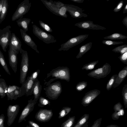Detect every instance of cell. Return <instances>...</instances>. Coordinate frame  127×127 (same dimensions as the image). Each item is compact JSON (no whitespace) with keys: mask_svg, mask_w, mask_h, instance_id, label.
I'll use <instances>...</instances> for the list:
<instances>
[{"mask_svg":"<svg viewBox=\"0 0 127 127\" xmlns=\"http://www.w3.org/2000/svg\"><path fill=\"white\" fill-rule=\"evenodd\" d=\"M19 87V86L15 85H9L8 86L6 93L8 100H12L13 99L14 92Z\"/></svg>","mask_w":127,"mask_h":127,"instance_id":"obj_28","label":"cell"},{"mask_svg":"<svg viewBox=\"0 0 127 127\" xmlns=\"http://www.w3.org/2000/svg\"><path fill=\"white\" fill-rule=\"evenodd\" d=\"M122 22L123 24L126 26L127 28V16L123 19Z\"/></svg>","mask_w":127,"mask_h":127,"instance_id":"obj_48","label":"cell"},{"mask_svg":"<svg viewBox=\"0 0 127 127\" xmlns=\"http://www.w3.org/2000/svg\"><path fill=\"white\" fill-rule=\"evenodd\" d=\"M112 51L115 53H120L121 55L127 52V45L124 44L115 47L112 50Z\"/></svg>","mask_w":127,"mask_h":127,"instance_id":"obj_33","label":"cell"},{"mask_svg":"<svg viewBox=\"0 0 127 127\" xmlns=\"http://www.w3.org/2000/svg\"><path fill=\"white\" fill-rule=\"evenodd\" d=\"M89 117V114L83 115L79 120L76 124L73 127H82L88 121Z\"/></svg>","mask_w":127,"mask_h":127,"instance_id":"obj_29","label":"cell"},{"mask_svg":"<svg viewBox=\"0 0 127 127\" xmlns=\"http://www.w3.org/2000/svg\"><path fill=\"white\" fill-rule=\"evenodd\" d=\"M8 51L9 64L15 73L17 71L18 62L17 55L18 54L10 46Z\"/></svg>","mask_w":127,"mask_h":127,"instance_id":"obj_17","label":"cell"},{"mask_svg":"<svg viewBox=\"0 0 127 127\" xmlns=\"http://www.w3.org/2000/svg\"><path fill=\"white\" fill-rule=\"evenodd\" d=\"M89 34H85L79 35L72 37L65 43L61 45V47L58 51L68 50L80 44L87 38Z\"/></svg>","mask_w":127,"mask_h":127,"instance_id":"obj_4","label":"cell"},{"mask_svg":"<svg viewBox=\"0 0 127 127\" xmlns=\"http://www.w3.org/2000/svg\"><path fill=\"white\" fill-rule=\"evenodd\" d=\"M71 110V108L70 107L68 106L63 107L59 113L58 118L61 119L65 117L69 113Z\"/></svg>","mask_w":127,"mask_h":127,"instance_id":"obj_32","label":"cell"},{"mask_svg":"<svg viewBox=\"0 0 127 127\" xmlns=\"http://www.w3.org/2000/svg\"><path fill=\"white\" fill-rule=\"evenodd\" d=\"M102 43L107 45H118L124 43V42L122 41H114L108 40H103L102 41Z\"/></svg>","mask_w":127,"mask_h":127,"instance_id":"obj_40","label":"cell"},{"mask_svg":"<svg viewBox=\"0 0 127 127\" xmlns=\"http://www.w3.org/2000/svg\"><path fill=\"white\" fill-rule=\"evenodd\" d=\"M100 91L97 89L93 90L86 93L81 100V104L86 107L89 105L100 94Z\"/></svg>","mask_w":127,"mask_h":127,"instance_id":"obj_14","label":"cell"},{"mask_svg":"<svg viewBox=\"0 0 127 127\" xmlns=\"http://www.w3.org/2000/svg\"><path fill=\"white\" fill-rule=\"evenodd\" d=\"M31 3L29 0H24L18 5L11 18L13 21L22 18L23 16L27 13L31 6Z\"/></svg>","mask_w":127,"mask_h":127,"instance_id":"obj_7","label":"cell"},{"mask_svg":"<svg viewBox=\"0 0 127 127\" xmlns=\"http://www.w3.org/2000/svg\"><path fill=\"white\" fill-rule=\"evenodd\" d=\"M127 12V4H126L124 7L123 12V13L125 14Z\"/></svg>","mask_w":127,"mask_h":127,"instance_id":"obj_51","label":"cell"},{"mask_svg":"<svg viewBox=\"0 0 127 127\" xmlns=\"http://www.w3.org/2000/svg\"><path fill=\"white\" fill-rule=\"evenodd\" d=\"M74 25L80 28L85 30H104L106 29L105 27L94 24L93 21H90L81 22L76 23Z\"/></svg>","mask_w":127,"mask_h":127,"instance_id":"obj_15","label":"cell"},{"mask_svg":"<svg viewBox=\"0 0 127 127\" xmlns=\"http://www.w3.org/2000/svg\"><path fill=\"white\" fill-rule=\"evenodd\" d=\"M40 70L39 69L33 72L29 76L30 78L34 81L37 78V77L40 72Z\"/></svg>","mask_w":127,"mask_h":127,"instance_id":"obj_44","label":"cell"},{"mask_svg":"<svg viewBox=\"0 0 127 127\" xmlns=\"http://www.w3.org/2000/svg\"><path fill=\"white\" fill-rule=\"evenodd\" d=\"M41 90V85L40 84L39 81L37 78L34 81L33 91V94L34 97L33 100L36 102L40 96Z\"/></svg>","mask_w":127,"mask_h":127,"instance_id":"obj_22","label":"cell"},{"mask_svg":"<svg viewBox=\"0 0 127 127\" xmlns=\"http://www.w3.org/2000/svg\"><path fill=\"white\" fill-rule=\"evenodd\" d=\"M5 116L3 114L0 116V127H5L4 125Z\"/></svg>","mask_w":127,"mask_h":127,"instance_id":"obj_47","label":"cell"},{"mask_svg":"<svg viewBox=\"0 0 127 127\" xmlns=\"http://www.w3.org/2000/svg\"><path fill=\"white\" fill-rule=\"evenodd\" d=\"M34 80L29 76L22 84L21 87V93L19 97L25 95L26 96L31 95L33 94V91L34 84Z\"/></svg>","mask_w":127,"mask_h":127,"instance_id":"obj_10","label":"cell"},{"mask_svg":"<svg viewBox=\"0 0 127 127\" xmlns=\"http://www.w3.org/2000/svg\"><path fill=\"white\" fill-rule=\"evenodd\" d=\"M53 115L52 110L41 109L36 113L35 118L38 121L46 122L50 120Z\"/></svg>","mask_w":127,"mask_h":127,"instance_id":"obj_13","label":"cell"},{"mask_svg":"<svg viewBox=\"0 0 127 127\" xmlns=\"http://www.w3.org/2000/svg\"><path fill=\"white\" fill-rule=\"evenodd\" d=\"M127 75V66L120 71L115 79L112 88H115L120 85L124 81Z\"/></svg>","mask_w":127,"mask_h":127,"instance_id":"obj_21","label":"cell"},{"mask_svg":"<svg viewBox=\"0 0 127 127\" xmlns=\"http://www.w3.org/2000/svg\"><path fill=\"white\" fill-rule=\"evenodd\" d=\"M20 106L19 105H9L7 109V124L10 126L14 122L19 112Z\"/></svg>","mask_w":127,"mask_h":127,"instance_id":"obj_11","label":"cell"},{"mask_svg":"<svg viewBox=\"0 0 127 127\" xmlns=\"http://www.w3.org/2000/svg\"><path fill=\"white\" fill-rule=\"evenodd\" d=\"M99 61H96L90 62L84 65L82 68V70H90L94 68L95 65L98 63Z\"/></svg>","mask_w":127,"mask_h":127,"instance_id":"obj_34","label":"cell"},{"mask_svg":"<svg viewBox=\"0 0 127 127\" xmlns=\"http://www.w3.org/2000/svg\"><path fill=\"white\" fill-rule=\"evenodd\" d=\"M39 22L40 26L45 31L49 32H53L52 30L48 24L41 20H39Z\"/></svg>","mask_w":127,"mask_h":127,"instance_id":"obj_39","label":"cell"},{"mask_svg":"<svg viewBox=\"0 0 127 127\" xmlns=\"http://www.w3.org/2000/svg\"><path fill=\"white\" fill-rule=\"evenodd\" d=\"M102 120V118H101L96 120L94 121L91 127H100Z\"/></svg>","mask_w":127,"mask_h":127,"instance_id":"obj_45","label":"cell"},{"mask_svg":"<svg viewBox=\"0 0 127 127\" xmlns=\"http://www.w3.org/2000/svg\"><path fill=\"white\" fill-rule=\"evenodd\" d=\"M113 109L114 112L111 115L112 118L113 120H117L120 117L123 116L124 115V109L120 102H118L114 105Z\"/></svg>","mask_w":127,"mask_h":127,"instance_id":"obj_20","label":"cell"},{"mask_svg":"<svg viewBox=\"0 0 127 127\" xmlns=\"http://www.w3.org/2000/svg\"><path fill=\"white\" fill-rule=\"evenodd\" d=\"M47 87L44 88L46 96L49 99L54 100L57 99L61 93L62 89L61 82L57 81L49 84Z\"/></svg>","mask_w":127,"mask_h":127,"instance_id":"obj_3","label":"cell"},{"mask_svg":"<svg viewBox=\"0 0 127 127\" xmlns=\"http://www.w3.org/2000/svg\"><path fill=\"white\" fill-rule=\"evenodd\" d=\"M105 39L110 40H123L127 38V36L121 33H116L103 37Z\"/></svg>","mask_w":127,"mask_h":127,"instance_id":"obj_27","label":"cell"},{"mask_svg":"<svg viewBox=\"0 0 127 127\" xmlns=\"http://www.w3.org/2000/svg\"><path fill=\"white\" fill-rule=\"evenodd\" d=\"M4 0H0V17L1 13Z\"/></svg>","mask_w":127,"mask_h":127,"instance_id":"obj_49","label":"cell"},{"mask_svg":"<svg viewBox=\"0 0 127 127\" xmlns=\"http://www.w3.org/2000/svg\"><path fill=\"white\" fill-rule=\"evenodd\" d=\"M22 43L19 38L15 34L12 33L9 46H10L18 53L20 51L22 54L23 49H22Z\"/></svg>","mask_w":127,"mask_h":127,"instance_id":"obj_18","label":"cell"},{"mask_svg":"<svg viewBox=\"0 0 127 127\" xmlns=\"http://www.w3.org/2000/svg\"><path fill=\"white\" fill-rule=\"evenodd\" d=\"M29 125L26 127H40L39 125L34 122L33 121L30 120L28 121Z\"/></svg>","mask_w":127,"mask_h":127,"instance_id":"obj_46","label":"cell"},{"mask_svg":"<svg viewBox=\"0 0 127 127\" xmlns=\"http://www.w3.org/2000/svg\"><path fill=\"white\" fill-rule=\"evenodd\" d=\"M70 0L74 2L78 3H82L83 2L84 0Z\"/></svg>","mask_w":127,"mask_h":127,"instance_id":"obj_50","label":"cell"},{"mask_svg":"<svg viewBox=\"0 0 127 127\" xmlns=\"http://www.w3.org/2000/svg\"><path fill=\"white\" fill-rule=\"evenodd\" d=\"M11 27L10 25L7 26L2 29H0V46L3 50L5 52L9 46L11 35Z\"/></svg>","mask_w":127,"mask_h":127,"instance_id":"obj_8","label":"cell"},{"mask_svg":"<svg viewBox=\"0 0 127 127\" xmlns=\"http://www.w3.org/2000/svg\"><path fill=\"white\" fill-rule=\"evenodd\" d=\"M111 71V66L106 63L102 66L91 71L87 75L95 78L99 79L106 77Z\"/></svg>","mask_w":127,"mask_h":127,"instance_id":"obj_9","label":"cell"},{"mask_svg":"<svg viewBox=\"0 0 127 127\" xmlns=\"http://www.w3.org/2000/svg\"><path fill=\"white\" fill-rule=\"evenodd\" d=\"M124 4V2L123 0L120 1L117 4L116 6L113 9V11L115 12H119L122 9Z\"/></svg>","mask_w":127,"mask_h":127,"instance_id":"obj_42","label":"cell"},{"mask_svg":"<svg viewBox=\"0 0 127 127\" xmlns=\"http://www.w3.org/2000/svg\"></svg>","mask_w":127,"mask_h":127,"instance_id":"obj_54","label":"cell"},{"mask_svg":"<svg viewBox=\"0 0 127 127\" xmlns=\"http://www.w3.org/2000/svg\"><path fill=\"white\" fill-rule=\"evenodd\" d=\"M0 63L5 72L9 75H10L11 74L5 61L4 56L0 50Z\"/></svg>","mask_w":127,"mask_h":127,"instance_id":"obj_31","label":"cell"},{"mask_svg":"<svg viewBox=\"0 0 127 127\" xmlns=\"http://www.w3.org/2000/svg\"><path fill=\"white\" fill-rule=\"evenodd\" d=\"M117 74L113 75L108 80L106 84V88L108 91L110 90L112 87Z\"/></svg>","mask_w":127,"mask_h":127,"instance_id":"obj_37","label":"cell"},{"mask_svg":"<svg viewBox=\"0 0 127 127\" xmlns=\"http://www.w3.org/2000/svg\"><path fill=\"white\" fill-rule=\"evenodd\" d=\"M118 58L123 63L127 65V52L121 55Z\"/></svg>","mask_w":127,"mask_h":127,"instance_id":"obj_41","label":"cell"},{"mask_svg":"<svg viewBox=\"0 0 127 127\" xmlns=\"http://www.w3.org/2000/svg\"><path fill=\"white\" fill-rule=\"evenodd\" d=\"M106 127H120L117 125H108Z\"/></svg>","mask_w":127,"mask_h":127,"instance_id":"obj_52","label":"cell"},{"mask_svg":"<svg viewBox=\"0 0 127 127\" xmlns=\"http://www.w3.org/2000/svg\"><path fill=\"white\" fill-rule=\"evenodd\" d=\"M66 6L67 12L73 18H79L88 16L87 15L83 12L84 10L82 8L71 4H66Z\"/></svg>","mask_w":127,"mask_h":127,"instance_id":"obj_12","label":"cell"},{"mask_svg":"<svg viewBox=\"0 0 127 127\" xmlns=\"http://www.w3.org/2000/svg\"><path fill=\"white\" fill-rule=\"evenodd\" d=\"M8 7V4L7 0H4L0 17V24L4 20L6 16Z\"/></svg>","mask_w":127,"mask_h":127,"instance_id":"obj_26","label":"cell"},{"mask_svg":"<svg viewBox=\"0 0 127 127\" xmlns=\"http://www.w3.org/2000/svg\"><path fill=\"white\" fill-rule=\"evenodd\" d=\"M32 31L36 36L46 44L57 42L56 40L53 36L41 29L35 25L32 26Z\"/></svg>","mask_w":127,"mask_h":127,"instance_id":"obj_5","label":"cell"},{"mask_svg":"<svg viewBox=\"0 0 127 127\" xmlns=\"http://www.w3.org/2000/svg\"><path fill=\"white\" fill-rule=\"evenodd\" d=\"M123 102L125 108H127V85H125L123 87L122 91Z\"/></svg>","mask_w":127,"mask_h":127,"instance_id":"obj_36","label":"cell"},{"mask_svg":"<svg viewBox=\"0 0 127 127\" xmlns=\"http://www.w3.org/2000/svg\"><path fill=\"white\" fill-rule=\"evenodd\" d=\"M21 93V87H19L14 91L13 96V99L16 100L19 97Z\"/></svg>","mask_w":127,"mask_h":127,"instance_id":"obj_43","label":"cell"},{"mask_svg":"<svg viewBox=\"0 0 127 127\" xmlns=\"http://www.w3.org/2000/svg\"><path fill=\"white\" fill-rule=\"evenodd\" d=\"M75 117H69L68 119L61 125L60 127H73L74 126Z\"/></svg>","mask_w":127,"mask_h":127,"instance_id":"obj_30","label":"cell"},{"mask_svg":"<svg viewBox=\"0 0 127 127\" xmlns=\"http://www.w3.org/2000/svg\"><path fill=\"white\" fill-rule=\"evenodd\" d=\"M92 42H90L81 46L79 48V52L76 57L77 59L81 57L82 56L91 49Z\"/></svg>","mask_w":127,"mask_h":127,"instance_id":"obj_24","label":"cell"},{"mask_svg":"<svg viewBox=\"0 0 127 127\" xmlns=\"http://www.w3.org/2000/svg\"><path fill=\"white\" fill-rule=\"evenodd\" d=\"M38 106L40 107H43L47 105H50L51 102L47 99L42 96H40L39 98Z\"/></svg>","mask_w":127,"mask_h":127,"instance_id":"obj_35","label":"cell"},{"mask_svg":"<svg viewBox=\"0 0 127 127\" xmlns=\"http://www.w3.org/2000/svg\"><path fill=\"white\" fill-rule=\"evenodd\" d=\"M88 122H87L82 127H88Z\"/></svg>","mask_w":127,"mask_h":127,"instance_id":"obj_53","label":"cell"},{"mask_svg":"<svg viewBox=\"0 0 127 127\" xmlns=\"http://www.w3.org/2000/svg\"><path fill=\"white\" fill-rule=\"evenodd\" d=\"M87 82L86 81L80 82L76 85V89L78 91H81L87 87Z\"/></svg>","mask_w":127,"mask_h":127,"instance_id":"obj_38","label":"cell"},{"mask_svg":"<svg viewBox=\"0 0 127 127\" xmlns=\"http://www.w3.org/2000/svg\"><path fill=\"white\" fill-rule=\"evenodd\" d=\"M51 76L55 80L59 79L68 82L70 79L69 69L66 66H59L52 69L47 74V78Z\"/></svg>","mask_w":127,"mask_h":127,"instance_id":"obj_2","label":"cell"},{"mask_svg":"<svg viewBox=\"0 0 127 127\" xmlns=\"http://www.w3.org/2000/svg\"><path fill=\"white\" fill-rule=\"evenodd\" d=\"M20 31L22 38L24 42L37 53H39L37 45L31 37L22 29H20Z\"/></svg>","mask_w":127,"mask_h":127,"instance_id":"obj_19","label":"cell"},{"mask_svg":"<svg viewBox=\"0 0 127 127\" xmlns=\"http://www.w3.org/2000/svg\"><path fill=\"white\" fill-rule=\"evenodd\" d=\"M46 7L53 14L57 15L66 18L67 15L66 4L59 1H53L50 0H41Z\"/></svg>","mask_w":127,"mask_h":127,"instance_id":"obj_1","label":"cell"},{"mask_svg":"<svg viewBox=\"0 0 127 127\" xmlns=\"http://www.w3.org/2000/svg\"><path fill=\"white\" fill-rule=\"evenodd\" d=\"M31 20L29 18H23L18 19L16 22L18 26L21 27L22 29L26 32L28 30V26Z\"/></svg>","mask_w":127,"mask_h":127,"instance_id":"obj_23","label":"cell"},{"mask_svg":"<svg viewBox=\"0 0 127 127\" xmlns=\"http://www.w3.org/2000/svg\"><path fill=\"white\" fill-rule=\"evenodd\" d=\"M8 87L5 80L3 78H0V96L1 98L6 95Z\"/></svg>","mask_w":127,"mask_h":127,"instance_id":"obj_25","label":"cell"},{"mask_svg":"<svg viewBox=\"0 0 127 127\" xmlns=\"http://www.w3.org/2000/svg\"><path fill=\"white\" fill-rule=\"evenodd\" d=\"M36 102L34 100L31 99L28 101V103L22 112L18 121L19 123L25 120L26 118L33 110Z\"/></svg>","mask_w":127,"mask_h":127,"instance_id":"obj_16","label":"cell"},{"mask_svg":"<svg viewBox=\"0 0 127 127\" xmlns=\"http://www.w3.org/2000/svg\"><path fill=\"white\" fill-rule=\"evenodd\" d=\"M20 71V83L22 84L26 80L29 66V58L27 51L23 50Z\"/></svg>","mask_w":127,"mask_h":127,"instance_id":"obj_6","label":"cell"}]
</instances>
